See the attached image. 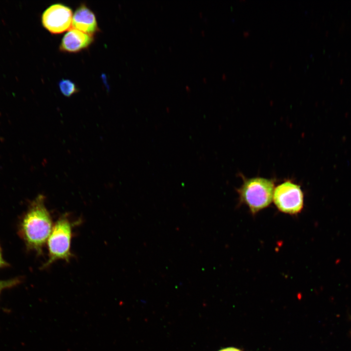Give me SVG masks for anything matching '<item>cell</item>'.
Listing matches in <instances>:
<instances>
[{"label":"cell","instance_id":"cell-1","mask_svg":"<svg viewBox=\"0 0 351 351\" xmlns=\"http://www.w3.org/2000/svg\"><path fill=\"white\" fill-rule=\"evenodd\" d=\"M45 199L43 195H39L31 202L20 227V234L27 247L38 254L42 253L53 227Z\"/></svg>","mask_w":351,"mask_h":351},{"label":"cell","instance_id":"cell-2","mask_svg":"<svg viewBox=\"0 0 351 351\" xmlns=\"http://www.w3.org/2000/svg\"><path fill=\"white\" fill-rule=\"evenodd\" d=\"M243 183L237 189L240 202L245 204L254 214L268 207L273 199L274 181L262 177L247 178L243 176Z\"/></svg>","mask_w":351,"mask_h":351},{"label":"cell","instance_id":"cell-3","mask_svg":"<svg viewBox=\"0 0 351 351\" xmlns=\"http://www.w3.org/2000/svg\"><path fill=\"white\" fill-rule=\"evenodd\" d=\"M76 222L78 221H73L66 214L56 221L47 240L48 258L43 268L58 260L70 261L73 256L71 251L72 231Z\"/></svg>","mask_w":351,"mask_h":351},{"label":"cell","instance_id":"cell-4","mask_svg":"<svg viewBox=\"0 0 351 351\" xmlns=\"http://www.w3.org/2000/svg\"><path fill=\"white\" fill-rule=\"evenodd\" d=\"M273 200L280 212L289 214L300 213L304 206L301 187L291 180H285L275 187Z\"/></svg>","mask_w":351,"mask_h":351},{"label":"cell","instance_id":"cell-5","mask_svg":"<svg viewBox=\"0 0 351 351\" xmlns=\"http://www.w3.org/2000/svg\"><path fill=\"white\" fill-rule=\"evenodd\" d=\"M73 13L68 6L55 3L43 12L41 21L44 28L53 34H61L70 30L72 24Z\"/></svg>","mask_w":351,"mask_h":351},{"label":"cell","instance_id":"cell-6","mask_svg":"<svg viewBox=\"0 0 351 351\" xmlns=\"http://www.w3.org/2000/svg\"><path fill=\"white\" fill-rule=\"evenodd\" d=\"M93 41V36L71 28L62 38L59 49L65 52L78 53L88 48Z\"/></svg>","mask_w":351,"mask_h":351},{"label":"cell","instance_id":"cell-7","mask_svg":"<svg viewBox=\"0 0 351 351\" xmlns=\"http://www.w3.org/2000/svg\"><path fill=\"white\" fill-rule=\"evenodd\" d=\"M72 27L91 36H93L99 30L95 15L85 4H81L75 10Z\"/></svg>","mask_w":351,"mask_h":351},{"label":"cell","instance_id":"cell-8","mask_svg":"<svg viewBox=\"0 0 351 351\" xmlns=\"http://www.w3.org/2000/svg\"><path fill=\"white\" fill-rule=\"evenodd\" d=\"M59 90L61 93L67 97H69L78 91V89L74 82L68 79H62L58 83Z\"/></svg>","mask_w":351,"mask_h":351},{"label":"cell","instance_id":"cell-9","mask_svg":"<svg viewBox=\"0 0 351 351\" xmlns=\"http://www.w3.org/2000/svg\"><path fill=\"white\" fill-rule=\"evenodd\" d=\"M19 280L17 279L8 280H0V293L4 289L13 287L19 283Z\"/></svg>","mask_w":351,"mask_h":351},{"label":"cell","instance_id":"cell-10","mask_svg":"<svg viewBox=\"0 0 351 351\" xmlns=\"http://www.w3.org/2000/svg\"><path fill=\"white\" fill-rule=\"evenodd\" d=\"M240 350L235 348L229 347L222 349L219 351H239Z\"/></svg>","mask_w":351,"mask_h":351},{"label":"cell","instance_id":"cell-11","mask_svg":"<svg viewBox=\"0 0 351 351\" xmlns=\"http://www.w3.org/2000/svg\"><path fill=\"white\" fill-rule=\"evenodd\" d=\"M5 265L6 263L2 258L1 252L0 248V267H2Z\"/></svg>","mask_w":351,"mask_h":351},{"label":"cell","instance_id":"cell-12","mask_svg":"<svg viewBox=\"0 0 351 351\" xmlns=\"http://www.w3.org/2000/svg\"><path fill=\"white\" fill-rule=\"evenodd\" d=\"M239 351H241L239 350Z\"/></svg>","mask_w":351,"mask_h":351}]
</instances>
